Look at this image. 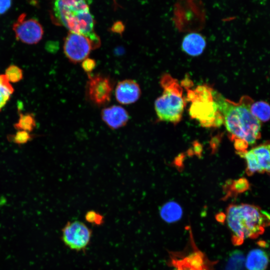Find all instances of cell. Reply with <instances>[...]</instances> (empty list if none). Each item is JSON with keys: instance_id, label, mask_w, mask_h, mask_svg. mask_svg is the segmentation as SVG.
I'll list each match as a JSON object with an SVG mask.
<instances>
[{"instance_id": "cell-1", "label": "cell", "mask_w": 270, "mask_h": 270, "mask_svg": "<svg viewBox=\"0 0 270 270\" xmlns=\"http://www.w3.org/2000/svg\"><path fill=\"white\" fill-rule=\"evenodd\" d=\"M214 96L231 140L248 146L254 144L260 137L261 124L250 112L252 100L244 96L234 102L215 90Z\"/></svg>"}, {"instance_id": "cell-2", "label": "cell", "mask_w": 270, "mask_h": 270, "mask_svg": "<svg viewBox=\"0 0 270 270\" xmlns=\"http://www.w3.org/2000/svg\"><path fill=\"white\" fill-rule=\"evenodd\" d=\"M52 15L56 24L70 32L84 35L93 42L95 48L100 40L94 31V20L88 0H52Z\"/></svg>"}, {"instance_id": "cell-3", "label": "cell", "mask_w": 270, "mask_h": 270, "mask_svg": "<svg viewBox=\"0 0 270 270\" xmlns=\"http://www.w3.org/2000/svg\"><path fill=\"white\" fill-rule=\"evenodd\" d=\"M236 245L242 244L248 238H255L270 224V215L259 207L249 204H230L224 216Z\"/></svg>"}, {"instance_id": "cell-4", "label": "cell", "mask_w": 270, "mask_h": 270, "mask_svg": "<svg viewBox=\"0 0 270 270\" xmlns=\"http://www.w3.org/2000/svg\"><path fill=\"white\" fill-rule=\"evenodd\" d=\"M190 78H186L181 82L186 92V100L190 103V117L206 128H217L223 124L222 114L215 100L214 90L206 84L192 88Z\"/></svg>"}, {"instance_id": "cell-5", "label": "cell", "mask_w": 270, "mask_h": 270, "mask_svg": "<svg viewBox=\"0 0 270 270\" xmlns=\"http://www.w3.org/2000/svg\"><path fill=\"white\" fill-rule=\"evenodd\" d=\"M160 84L163 92L154 102L158 118L160 121L176 124L182 118L186 103L182 86L168 74L162 76Z\"/></svg>"}, {"instance_id": "cell-6", "label": "cell", "mask_w": 270, "mask_h": 270, "mask_svg": "<svg viewBox=\"0 0 270 270\" xmlns=\"http://www.w3.org/2000/svg\"><path fill=\"white\" fill-rule=\"evenodd\" d=\"M86 95L88 101L96 106H105L110 102L114 82L108 76L102 74H88Z\"/></svg>"}, {"instance_id": "cell-7", "label": "cell", "mask_w": 270, "mask_h": 270, "mask_svg": "<svg viewBox=\"0 0 270 270\" xmlns=\"http://www.w3.org/2000/svg\"><path fill=\"white\" fill-rule=\"evenodd\" d=\"M62 238L64 244L72 250H84L89 244L92 230L80 221L68 222L62 230Z\"/></svg>"}, {"instance_id": "cell-8", "label": "cell", "mask_w": 270, "mask_h": 270, "mask_svg": "<svg viewBox=\"0 0 270 270\" xmlns=\"http://www.w3.org/2000/svg\"><path fill=\"white\" fill-rule=\"evenodd\" d=\"M16 40L27 44H38L42 38L44 29L36 18H26L25 13L21 14L12 26Z\"/></svg>"}, {"instance_id": "cell-9", "label": "cell", "mask_w": 270, "mask_h": 270, "mask_svg": "<svg viewBox=\"0 0 270 270\" xmlns=\"http://www.w3.org/2000/svg\"><path fill=\"white\" fill-rule=\"evenodd\" d=\"M63 48L66 56L74 64L82 62L88 58L92 50L96 49L88 37L70 32L64 39Z\"/></svg>"}, {"instance_id": "cell-10", "label": "cell", "mask_w": 270, "mask_h": 270, "mask_svg": "<svg viewBox=\"0 0 270 270\" xmlns=\"http://www.w3.org/2000/svg\"><path fill=\"white\" fill-rule=\"evenodd\" d=\"M238 154L246 161L248 175L270 172V140Z\"/></svg>"}, {"instance_id": "cell-11", "label": "cell", "mask_w": 270, "mask_h": 270, "mask_svg": "<svg viewBox=\"0 0 270 270\" xmlns=\"http://www.w3.org/2000/svg\"><path fill=\"white\" fill-rule=\"evenodd\" d=\"M140 95L139 84L132 80L126 79L118 82L115 88L116 98L122 104H130L136 102Z\"/></svg>"}, {"instance_id": "cell-12", "label": "cell", "mask_w": 270, "mask_h": 270, "mask_svg": "<svg viewBox=\"0 0 270 270\" xmlns=\"http://www.w3.org/2000/svg\"><path fill=\"white\" fill-rule=\"evenodd\" d=\"M101 118L108 128L112 130H118L126 124L130 116L123 107L113 105L102 110Z\"/></svg>"}, {"instance_id": "cell-13", "label": "cell", "mask_w": 270, "mask_h": 270, "mask_svg": "<svg viewBox=\"0 0 270 270\" xmlns=\"http://www.w3.org/2000/svg\"><path fill=\"white\" fill-rule=\"evenodd\" d=\"M204 255L200 252H192L174 262L173 270H210Z\"/></svg>"}, {"instance_id": "cell-14", "label": "cell", "mask_w": 270, "mask_h": 270, "mask_svg": "<svg viewBox=\"0 0 270 270\" xmlns=\"http://www.w3.org/2000/svg\"><path fill=\"white\" fill-rule=\"evenodd\" d=\"M206 46L204 37L198 33L186 34L183 38L182 48L187 54L192 56H198L202 54Z\"/></svg>"}, {"instance_id": "cell-15", "label": "cell", "mask_w": 270, "mask_h": 270, "mask_svg": "<svg viewBox=\"0 0 270 270\" xmlns=\"http://www.w3.org/2000/svg\"><path fill=\"white\" fill-rule=\"evenodd\" d=\"M269 262L268 254L264 250L256 248L250 250L246 257L245 266L248 270H266Z\"/></svg>"}, {"instance_id": "cell-16", "label": "cell", "mask_w": 270, "mask_h": 270, "mask_svg": "<svg viewBox=\"0 0 270 270\" xmlns=\"http://www.w3.org/2000/svg\"><path fill=\"white\" fill-rule=\"evenodd\" d=\"M182 211L180 206L176 202H170L164 204L160 208V214L166 222H173L182 217Z\"/></svg>"}, {"instance_id": "cell-17", "label": "cell", "mask_w": 270, "mask_h": 270, "mask_svg": "<svg viewBox=\"0 0 270 270\" xmlns=\"http://www.w3.org/2000/svg\"><path fill=\"white\" fill-rule=\"evenodd\" d=\"M19 118L14 127L17 130H24L32 132L36 126V122L34 114L32 113H22L19 110Z\"/></svg>"}, {"instance_id": "cell-18", "label": "cell", "mask_w": 270, "mask_h": 270, "mask_svg": "<svg viewBox=\"0 0 270 270\" xmlns=\"http://www.w3.org/2000/svg\"><path fill=\"white\" fill-rule=\"evenodd\" d=\"M252 114L260 122L270 120V105L264 101L252 102L250 106Z\"/></svg>"}, {"instance_id": "cell-19", "label": "cell", "mask_w": 270, "mask_h": 270, "mask_svg": "<svg viewBox=\"0 0 270 270\" xmlns=\"http://www.w3.org/2000/svg\"><path fill=\"white\" fill-rule=\"evenodd\" d=\"M14 89L4 74H0V111L10 98Z\"/></svg>"}, {"instance_id": "cell-20", "label": "cell", "mask_w": 270, "mask_h": 270, "mask_svg": "<svg viewBox=\"0 0 270 270\" xmlns=\"http://www.w3.org/2000/svg\"><path fill=\"white\" fill-rule=\"evenodd\" d=\"M37 136L28 132L19 130L14 134H8L6 138L8 142L20 146L32 141Z\"/></svg>"}, {"instance_id": "cell-21", "label": "cell", "mask_w": 270, "mask_h": 270, "mask_svg": "<svg viewBox=\"0 0 270 270\" xmlns=\"http://www.w3.org/2000/svg\"><path fill=\"white\" fill-rule=\"evenodd\" d=\"M4 75L10 83L19 82L23 78L22 70L14 64H10L6 68Z\"/></svg>"}, {"instance_id": "cell-22", "label": "cell", "mask_w": 270, "mask_h": 270, "mask_svg": "<svg viewBox=\"0 0 270 270\" xmlns=\"http://www.w3.org/2000/svg\"><path fill=\"white\" fill-rule=\"evenodd\" d=\"M85 220L88 222L98 226L104 223V216L94 210L88 211L86 214Z\"/></svg>"}, {"instance_id": "cell-23", "label": "cell", "mask_w": 270, "mask_h": 270, "mask_svg": "<svg viewBox=\"0 0 270 270\" xmlns=\"http://www.w3.org/2000/svg\"><path fill=\"white\" fill-rule=\"evenodd\" d=\"M232 186V190L234 192H242L248 189V181L246 179L240 178L233 182Z\"/></svg>"}, {"instance_id": "cell-24", "label": "cell", "mask_w": 270, "mask_h": 270, "mask_svg": "<svg viewBox=\"0 0 270 270\" xmlns=\"http://www.w3.org/2000/svg\"><path fill=\"white\" fill-rule=\"evenodd\" d=\"M82 66L88 74H90L96 68V62L94 59L88 58L82 62Z\"/></svg>"}, {"instance_id": "cell-25", "label": "cell", "mask_w": 270, "mask_h": 270, "mask_svg": "<svg viewBox=\"0 0 270 270\" xmlns=\"http://www.w3.org/2000/svg\"><path fill=\"white\" fill-rule=\"evenodd\" d=\"M12 0H0V15L6 12L10 8Z\"/></svg>"}, {"instance_id": "cell-26", "label": "cell", "mask_w": 270, "mask_h": 270, "mask_svg": "<svg viewBox=\"0 0 270 270\" xmlns=\"http://www.w3.org/2000/svg\"><path fill=\"white\" fill-rule=\"evenodd\" d=\"M124 29V26L120 22L114 24L112 27V31L117 33H122Z\"/></svg>"}]
</instances>
